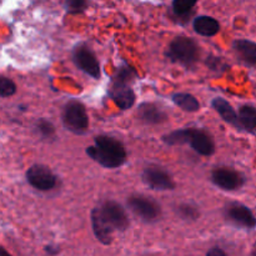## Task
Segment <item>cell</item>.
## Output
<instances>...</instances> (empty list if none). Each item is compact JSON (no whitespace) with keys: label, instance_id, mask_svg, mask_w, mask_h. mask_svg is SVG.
Segmentation results:
<instances>
[{"label":"cell","instance_id":"1","mask_svg":"<svg viewBox=\"0 0 256 256\" xmlns=\"http://www.w3.org/2000/svg\"><path fill=\"white\" fill-rule=\"evenodd\" d=\"M90 159L106 169H116L126 162V150L122 142L109 135H99L95 138L94 145L86 148Z\"/></svg>","mask_w":256,"mask_h":256},{"label":"cell","instance_id":"2","mask_svg":"<svg viewBox=\"0 0 256 256\" xmlns=\"http://www.w3.org/2000/svg\"><path fill=\"white\" fill-rule=\"evenodd\" d=\"M162 142L168 145H184L192 146L195 152L202 156H210L215 152V142L212 135L208 134L205 130L186 128V129H178L162 136Z\"/></svg>","mask_w":256,"mask_h":256},{"label":"cell","instance_id":"3","mask_svg":"<svg viewBox=\"0 0 256 256\" xmlns=\"http://www.w3.org/2000/svg\"><path fill=\"white\" fill-rule=\"evenodd\" d=\"M166 56L170 62L185 68H192L200 59V48L192 38L176 36L169 44Z\"/></svg>","mask_w":256,"mask_h":256},{"label":"cell","instance_id":"4","mask_svg":"<svg viewBox=\"0 0 256 256\" xmlns=\"http://www.w3.org/2000/svg\"><path fill=\"white\" fill-rule=\"evenodd\" d=\"M62 124L74 134H84L89 128V116L84 104L79 100H69L62 110Z\"/></svg>","mask_w":256,"mask_h":256},{"label":"cell","instance_id":"5","mask_svg":"<svg viewBox=\"0 0 256 256\" xmlns=\"http://www.w3.org/2000/svg\"><path fill=\"white\" fill-rule=\"evenodd\" d=\"M130 212L148 224L158 222L162 215V208L156 200L142 194H134L128 198L126 202Z\"/></svg>","mask_w":256,"mask_h":256},{"label":"cell","instance_id":"6","mask_svg":"<svg viewBox=\"0 0 256 256\" xmlns=\"http://www.w3.org/2000/svg\"><path fill=\"white\" fill-rule=\"evenodd\" d=\"M72 60H74L78 69H80L89 76L94 78V79H99L102 76L99 62H98L92 50L88 45H76L72 50Z\"/></svg>","mask_w":256,"mask_h":256},{"label":"cell","instance_id":"7","mask_svg":"<svg viewBox=\"0 0 256 256\" xmlns=\"http://www.w3.org/2000/svg\"><path fill=\"white\" fill-rule=\"evenodd\" d=\"M100 214L112 230L125 232L129 228V216L124 208L114 200H106L99 206Z\"/></svg>","mask_w":256,"mask_h":256},{"label":"cell","instance_id":"8","mask_svg":"<svg viewBox=\"0 0 256 256\" xmlns=\"http://www.w3.org/2000/svg\"><path fill=\"white\" fill-rule=\"evenodd\" d=\"M142 180L148 188L158 192H168L175 188V182L172 175L162 168L156 165L146 166L142 172Z\"/></svg>","mask_w":256,"mask_h":256},{"label":"cell","instance_id":"9","mask_svg":"<svg viewBox=\"0 0 256 256\" xmlns=\"http://www.w3.org/2000/svg\"><path fill=\"white\" fill-rule=\"evenodd\" d=\"M26 180L34 189L39 192H50L58 184L56 175L50 168L42 164H35L28 169Z\"/></svg>","mask_w":256,"mask_h":256},{"label":"cell","instance_id":"10","mask_svg":"<svg viewBox=\"0 0 256 256\" xmlns=\"http://www.w3.org/2000/svg\"><path fill=\"white\" fill-rule=\"evenodd\" d=\"M210 180L215 186L226 192H234L245 184V176L232 168H216L210 174Z\"/></svg>","mask_w":256,"mask_h":256},{"label":"cell","instance_id":"11","mask_svg":"<svg viewBox=\"0 0 256 256\" xmlns=\"http://www.w3.org/2000/svg\"><path fill=\"white\" fill-rule=\"evenodd\" d=\"M225 218L228 222L234 224L235 226L244 228V229H255L256 216L250 208L242 202H230L225 206Z\"/></svg>","mask_w":256,"mask_h":256},{"label":"cell","instance_id":"12","mask_svg":"<svg viewBox=\"0 0 256 256\" xmlns=\"http://www.w3.org/2000/svg\"><path fill=\"white\" fill-rule=\"evenodd\" d=\"M90 219H92V228L95 238L102 242V245H110L112 242V232L114 230L108 225L104 218L100 214L99 208H95L90 212Z\"/></svg>","mask_w":256,"mask_h":256},{"label":"cell","instance_id":"13","mask_svg":"<svg viewBox=\"0 0 256 256\" xmlns=\"http://www.w3.org/2000/svg\"><path fill=\"white\" fill-rule=\"evenodd\" d=\"M110 98L122 110H128L135 104V92L130 85H112L110 84Z\"/></svg>","mask_w":256,"mask_h":256},{"label":"cell","instance_id":"14","mask_svg":"<svg viewBox=\"0 0 256 256\" xmlns=\"http://www.w3.org/2000/svg\"><path fill=\"white\" fill-rule=\"evenodd\" d=\"M138 115L142 122L148 125H159L168 120V114L152 102H142L138 109Z\"/></svg>","mask_w":256,"mask_h":256},{"label":"cell","instance_id":"15","mask_svg":"<svg viewBox=\"0 0 256 256\" xmlns=\"http://www.w3.org/2000/svg\"><path fill=\"white\" fill-rule=\"evenodd\" d=\"M236 56L244 62L245 65L256 68V42L246 39H238L232 42Z\"/></svg>","mask_w":256,"mask_h":256},{"label":"cell","instance_id":"16","mask_svg":"<svg viewBox=\"0 0 256 256\" xmlns=\"http://www.w3.org/2000/svg\"><path fill=\"white\" fill-rule=\"evenodd\" d=\"M212 109L222 116V119L224 120L225 122H228L229 125L234 126L235 129L240 130L238 112H235L234 108L230 105L229 102H226L224 98H215L212 102Z\"/></svg>","mask_w":256,"mask_h":256},{"label":"cell","instance_id":"17","mask_svg":"<svg viewBox=\"0 0 256 256\" xmlns=\"http://www.w3.org/2000/svg\"><path fill=\"white\" fill-rule=\"evenodd\" d=\"M192 26H194L195 32L202 36H214L220 30L219 22L214 18L206 16V15L198 16L192 22Z\"/></svg>","mask_w":256,"mask_h":256},{"label":"cell","instance_id":"18","mask_svg":"<svg viewBox=\"0 0 256 256\" xmlns=\"http://www.w3.org/2000/svg\"><path fill=\"white\" fill-rule=\"evenodd\" d=\"M240 130L248 132H256V108L252 105H242L238 112Z\"/></svg>","mask_w":256,"mask_h":256},{"label":"cell","instance_id":"19","mask_svg":"<svg viewBox=\"0 0 256 256\" xmlns=\"http://www.w3.org/2000/svg\"><path fill=\"white\" fill-rule=\"evenodd\" d=\"M172 102L182 110L188 112H196L200 109V102L194 95L188 92H176L172 96Z\"/></svg>","mask_w":256,"mask_h":256},{"label":"cell","instance_id":"20","mask_svg":"<svg viewBox=\"0 0 256 256\" xmlns=\"http://www.w3.org/2000/svg\"><path fill=\"white\" fill-rule=\"evenodd\" d=\"M136 76V72L132 68H130L129 65L122 64L118 70L115 72L114 76L112 79V85H130V82L135 79Z\"/></svg>","mask_w":256,"mask_h":256},{"label":"cell","instance_id":"21","mask_svg":"<svg viewBox=\"0 0 256 256\" xmlns=\"http://www.w3.org/2000/svg\"><path fill=\"white\" fill-rule=\"evenodd\" d=\"M34 132L40 139H52L55 136V126L46 119H39L34 125Z\"/></svg>","mask_w":256,"mask_h":256},{"label":"cell","instance_id":"22","mask_svg":"<svg viewBox=\"0 0 256 256\" xmlns=\"http://www.w3.org/2000/svg\"><path fill=\"white\" fill-rule=\"evenodd\" d=\"M176 214L185 222H196L200 216V212L195 205L182 204L178 206Z\"/></svg>","mask_w":256,"mask_h":256},{"label":"cell","instance_id":"23","mask_svg":"<svg viewBox=\"0 0 256 256\" xmlns=\"http://www.w3.org/2000/svg\"><path fill=\"white\" fill-rule=\"evenodd\" d=\"M198 0H174L172 2V12L179 16L186 15L195 6Z\"/></svg>","mask_w":256,"mask_h":256},{"label":"cell","instance_id":"24","mask_svg":"<svg viewBox=\"0 0 256 256\" xmlns=\"http://www.w3.org/2000/svg\"><path fill=\"white\" fill-rule=\"evenodd\" d=\"M15 92H16V85H15V82L6 76L0 78V96L2 99H5V98H9L12 95H14Z\"/></svg>","mask_w":256,"mask_h":256},{"label":"cell","instance_id":"25","mask_svg":"<svg viewBox=\"0 0 256 256\" xmlns=\"http://www.w3.org/2000/svg\"><path fill=\"white\" fill-rule=\"evenodd\" d=\"M88 2L86 0H66V10L72 14H76V12H82L86 8Z\"/></svg>","mask_w":256,"mask_h":256},{"label":"cell","instance_id":"26","mask_svg":"<svg viewBox=\"0 0 256 256\" xmlns=\"http://www.w3.org/2000/svg\"><path fill=\"white\" fill-rule=\"evenodd\" d=\"M206 65L209 69L216 70V72H222V70H226L228 65L225 62H222V60L220 58L216 56H209L206 59Z\"/></svg>","mask_w":256,"mask_h":256},{"label":"cell","instance_id":"27","mask_svg":"<svg viewBox=\"0 0 256 256\" xmlns=\"http://www.w3.org/2000/svg\"><path fill=\"white\" fill-rule=\"evenodd\" d=\"M206 256H228L225 254V252L222 249H220V248H212V249H210L209 252H208Z\"/></svg>","mask_w":256,"mask_h":256},{"label":"cell","instance_id":"28","mask_svg":"<svg viewBox=\"0 0 256 256\" xmlns=\"http://www.w3.org/2000/svg\"><path fill=\"white\" fill-rule=\"evenodd\" d=\"M45 252L49 255H56L59 252V248L54 246V245H46L45 246Z\"/></svg>","mask_w":256,"mask_h":256},{"label":"cell","instance_id":"29","mask_svg":"<svg viewBox=\"0 0 256 256\" xmlns=\"http://www.w3.org/2000/svg\"><path fill=\"white\" fill-rule=\"evenodd\" d=\"M0 256H12V255H10L9 252L4 249V248H2V249H0Z\"/></svg>","mask_w":256,"mask_h":256},{"label":"cell","instance_id":"30","mask_svg":"<svg viewBox=\"0 0 256 256\" xmlns=\"http://www.w3.org/2000/svg\"><path fill=\"white\" fill-rule=\"evenodd\" d=\"M252 256H256V249L254 250V252H252Z\"/></svg>","mask_w":256,"mask_h":256}]
</instances>
